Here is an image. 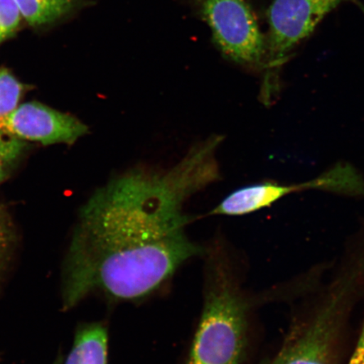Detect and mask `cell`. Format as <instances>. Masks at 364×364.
I'll return each instance as SVG.
<instances>
[{
	"mask_svg": "<svg viewBox=\"0 0 364 364\" xmlns=\"http://www.w3.org/2000/svg\"><path fill=\"white\" fill-rule=\"evenodd\" d=\"M212 178L194 153L168 174L134 171L100 190L81 212L63 277V306L94 291L142 298L203 249L186 234V198Z\"/></svg>",
	"mask_w": 364,
	"mask_h": 364,
	"instance_id": "6da1fadb",
	"label": "cell"
},
{
	"mask_svg": "<svg viewBox=\"0 0 364 364\" xmlns=\"http://www.w3.org/2000/svg\"><path fill=\"white\" fill-rule=\"evenodd\" d=\"M247 332V306L221 274L208 291L186 364H240Z\"/></svg>",
	"mask_w": 364,
	"mask_h": 364,
	"instance_id": "7a4b0ae2",
	"label": "cell"
},
{
	"mask_svg": "<svg viewBox=\"0 0 364 364\" xmlns=\"http://www.w3.org/2000/svg\"><path fill=\"white\" fill-rule=\"evenodd\" d=\"M351 303L328 291L325 299L296 321L277 356L267 364H339L341 340Z\"/></svg>",
	"mask_w": 364,
	"mask_h": 364,
	"instance_id": "3957f363",
	"label": "cell"
},
{
	"mask_svg": "<svg viewBox=\"0 0 364 364\" xmlns=\"http://www.w3.org/2000/svg\"><path fill=\"white\" fill-rule=\"evenodd\" d=\"M210 27L213 43L230 60L247 66L266 62V39L247 0H189Z\"/></svg>",
	"mask_w": 364,
	"mask_h": 364,
	"instance_id": "277c9868",
	"label": "cell"
},
{
	"mask_svg": "<svg viewBox=\"0 0 364 364\" xmlns=\"http://www.w3.org/2000/svg\"><path fill=\"white\" fill-rule=\"evenodd\" d=\"M350 0H272L267 11L268 68L276 74L292 50L311 35L326 15Z\"/></svg>",
	"mask_w": 364,
	"mask_h": 364,
	"instance_id": "5b68a950",
	"label": "cell"
},
{
	"mask_svg": "<svg viewBox=\"0 0 364 364\" xmlns=\"http://www.w3.org/2000/svg\"><path fill=\"white\" fill-rule=\"evenodd\" d=\"M0 127L26 142L43 145L74 144L88 132L76 117L38 102L19 105Z\"/></svg>",
	"mask_w": 364,
	"mask_h": 364,
	"instance_id": "8992f818",
	"label": "cell"
},
{
	"mask_svg": "<svg viewBox=\"0 0 364 364\" xmlns=\"http://www.w3.org/2000/svg\"><path fill=\"white\" fill-rule=\"evenodd\" d=\"M297 192L295 185L264 181L244 186L228 195L213 209L211 215L241 216L269 207L281 198Z\"/></svg>",
	"mask_w": 364,
	"mask_h": 364,
	"instance_id": "52a82bcc",
	"label": "cell"
},
{
	"mask_svg": "<svg viewBox=\"0 0 364 364\" xmlns=\"http://www.w3.org/2000/svg\"><path fill=\"white\" fill-rule=\"evenodd\" d=\"M108 336L100 324L86 325L77 331L65 364H107Z\"/></svg>",
	"mask_w": 364,
	"mask_h": 364,
	"instance_id": "ba28073f",
	"label": "cell"
},
{
	"mask_svg": "<svg viewBox=\"0 0 364 364\" xmlns=\"http://www.w3.org/2000/svg\"><path fill=\"white\" fill-rule=\"evenodd\" d=\"M21 16L31 26L56 21L76 7L79 0H15Z\"/></svg>",
	"mask_w": 364,
	"mask_h": 364,
	"instance_id": "9c48e42d",
	"label": "cell"
},
{
	"mask_svg": "<svg viewBox=\"0 0 364 364\" xmlns=\"http://www.w3.org/2000/svg\"><path fill=\"white\" fill-rule=\"evenodd\" d=\"M28 144L0 127V183L6 180L25 154Z\"/></svg>",
	"mask_w": 364,
	"mask_h": 364,
	"instance_id": "30bf717a",
	"label": "cell"
},
{
	"mask_svg": "<svg viewBox=\"0 0 364 364\" xmlns=\"http://www.w3.org/2000/svg\"><path fill=\"white\" fill-rule=\"evenodd\" d=\"M26 86L6 68H0V124L20 105Z\"/></svg>",
	"mask_w": 364,
	"mask_h": 364,
	"instance_id": "8fae6325",
	"label": "cell"
},
{
	"mask_svg": "<svg viewBox=\"0 0 364 364\" xmlns=\"http://www.w3.org/2000/svg\"><path fill=\"white\" fill-rule=\"evenodd\" d=\"M15 240V230L11 218L0 206V279L10 261Z\"/></svg>",
	"mask_w": 364,
	"mask_h": 364,
	"instance_id": "7c38bea8",
	"label": "cell"
},
{
	"mask_svg": "<svg viewBox=\"0 0 364 364\" xmlns=\"http://www.w3.org/2000/svg\"><path fill=\"white\" fill-rule=\"evenodd\" d=\"M21 18L20 9L15 0H0V43L16 33Z\"/></svg>",
	"mask_w": 364,
	"mask_h": 364,
	"instance_id": "4fadbf2b",
	"label": "cell"
},
{
	"mask_svg": "<svg viewBox=\"0 0 364 364\" xmlns=\"http://www.w3.org/2000/svg\"><path fill=\"white\" fill-rule=\"evenodd\" d=\"M54 364H62V361L60 360V359H58V360H57L56 363Z\"/></svg>",
	"mask_w": 364,
	"mask_h": 364,
	"instance_id": "5bb4252c",
	"label": "cell"
}]
</instances>
